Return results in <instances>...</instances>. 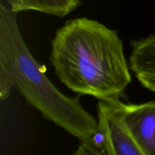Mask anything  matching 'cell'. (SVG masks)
Returning <instances> with one entry per match:
<instances>
[{
    "label": "cell",
    "instance_id": "6da1fadb",
    "mask_svg": "<svg viewBox=\"0 0 155 155\" xmlns=\"http://www.w3.org/2000/svg\"><path fill=\"white\" fill-rule=\"evenodd\" d=\"M50 61L59 80L80 95L117 99L131 83L117 31L85 17L68 20L56 31Z\"/></svg>",
    "mask_w": 155,
    "mask_h": 155
},
{
    "label": "cell",
    "instance_id": "277c9868",
    "mask_svg": "<svg viewBox=\"0 0 155 155\" xmlns=\"http://www.w3.org/2000/svg\"><path fill=\"white\" fill-rule=\"evenodd\" d=\"M121 120L142 155H155V101L142 104L118 101Z\"/></svg>",
    "mask_w": 155,
    "mask_h": 155
},
{
    "label": "cell",
    "instance_id": "5b68a950",
    "mask_svg": "<svg viewBox=\"0 0 155 155\" xmlns=\"http://www.w3.org/2000/svg\"><path fill=\"white\" fill-rule=\"evenodd\" d=\"M130 71L140 84L155 93V34L131 42Z\"/></svg>",
    "mask_w": 155,
    "mask_h": 155
},
{
    "label": "cell",
    "instance_id": "7a4b0ae2",
    "mask_svg": "<svg viewBox=\"0 0 155 155\" xmlns=\"http://www.w3.org/2000/svg\"><path fill=\"white\" fill-rule=\"evenodd\" d=\"M18 13L0 4V99L4 101L15 88L30 105L45 119L80 142L95 132L98 120L83 107L80 95L61 92L33 58L18 26Z\"/></svg>",
    "mask_w": 155,
    "mask_h": 155
},
{
    "label": "cell",
    "instance_id": "8992f818",
    "mask_svg": "<svg viewBox=\"0 0 155 155\" xmlns=\"http://www.w3.org/2000/svg\"><path fill=\"white\" fill-rule=\"evenodd\" d=\"M12 12L36 11L57 17H65L81 5L80 0H2Z\"/></svg>",
    "mask_w": 155,
    "mask_h": 155
},
{
    "label": "cell",
    "instance_id": "3957f363",
    "mask_svg": "<svg viewBox=\"0 0 155 155\" xmlns=\"http://www.w3.org/2000/svg\"><path fill=\"white\" fill-rule=\"evenodd\" d=\"M119 100H99L96 129L74 154L142 155L121 120Z\"/></svg>",
    "mask_w": 155,
    "mask_h": 155
}]
</instances>
